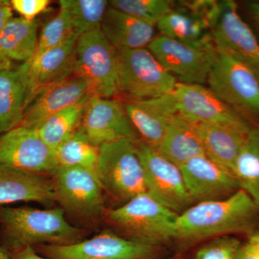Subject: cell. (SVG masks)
I'll list each match as a JSON object with an SVG mask.
<instances>
[{
    "mask_svg": "<svg viewBox=\"0 0 259 259\" xmlns=\"http://www.w3.org/2000/svg\"><path fill=\"white\" fill-rule=\"evenodd\" d=\"M173 93L124 103L127 115L140 139L156 149L161 144L174 116L178 113Z\"/></svg>",
    "mask_w": 259,
    "mask_h": 259,
    "instance_id": "obj_18",
    "label": "cell"
},
{
    "mask_svg": "<svg viewBox=\"0 0 259 259\" xmlns=\"http://www.w3.org/2000/svg\"><path fill=\"white\" fill-rule=\"evenodd\" d=\"M247 242L250 243V245H253L259 251V229L248 235V241Z\"/></svg>",
    "mask_w": 259,
    "mask_h": 259,
    "instance_id": "obj_39",
    "label": "cell"
},
{
    "mask_svg": "<svg viewBox=\"0 0 259 259\" xmlns=\"http://www.w3.org/2000/svg\"><path fill=\"white\" fill-rule=\"evenodd\" d=\"M162 259H190L186 253H175V255H172L170 257H166Z\"/></svg>",
    "mask_w": 259,
    "mask_h": 259,
    "instance_id": "obj_42",
    "label": "cell"
},
{
    "mask_svg": "<svg viewBox=\"0 0 259 259\" xmlns=\"http://www.w3.org/2000/svg\"><path fill=\"white\" fill-rule=\"evenodd\" d=\"M0 164L52 177L59 168L55 150L37 129L18 125L0 136Z\"/></svg>",
    "mask_w": 259,
    "mask_h": 259,
    "instance_id": "obj_11",
    "label": "cell"
},
{
    "mask_svg": "<svg viewBox=\"0 0 259 259\" xmlns=\"http://www.w3.org/2000/svg\"><path fill=\"white\" fill-rule=\"evenodd\" d=\"M14 11L20 18L28 21L36 20L39 15L45 12L51 4L49 0H11Z\"/></svg>",
    "mask_w": 259,
    "mask_h": 259,
    "instance_id": "obj_34",
    "label": "cell"
},
{
    "mask_svg": "<svg viewBox=\"0 0 259 259\" xmlns=\"http://www.w3.org/2000/svg\"><path fill=\"white\" fill-rule=\"evenodd\" d=\"M237 259H259V251L248 242L242 243Z\"/></svg>",
    "mask_w": 259,
    "mask_h": 259,
    "instance_id": "obj_37",
    "label": "cell"
},
{
    "mask_svg": "<svg viewBox=\"0 0 259 259\" xmlns=\"http://www.w3.org/2000/svg\"><path fill=\"white\" fill-rule=\"evenodd\" d=\"M74 74L88 81L95 96L112 99L118 95L117 51L101 28L86 32L77 39Z\"/></svg>",
    "mask_w": 259,
    "mask_h": 259,
    "instance_id": "obj_7",
    "label": "cell"
},
{
    "mask_svg": "<svg viewBox=\"0 0 259 259\" xmlns=\"http://www.w3.org/2000/svg\"><path fill=\"white\" fill-rule=\"evenodd\" d=\"M137 142L120 140L99 147L97 178L107 201L117 207L147 192Z\"/></svg>",
    "mask_w": 259,
    "mask_h": 259,
    "instance_id": "obj_5",
    "label": "cell"
},
{
    "mask_svg": "<svg viewBox=\"0 0 259 259\" xmlns=\"http://www.w3.org/2000/svg\"><path fill=\"white\" fill-rule=\"evenodd\" d=\"M18 202L56 207L52 177L0 164V205Z\"/></svg>",
    "mask_w": 259,
    "mask_h": 259,
    "instance_id": "obj_19",
    "label": "cell"
},
{
    "mask_svg": "<svg viewBox=\"0 0 259 259\" xmlns=\"http://www.w3.org/2000/svg\"><path fill=\"white\" fill-rule=\"evenodd\" d=\"M78 37L75 34L69 18L62 10L48 22L39 34L38 42L35 56L59 47L71 37Z\"/></svg>",
    "mask_w": 259,
    "mask_h": 259,
    "instance_id": "obj_32",
    "label": "cell"
},
{
    "mask_svg": "<svg viewBox=\"0 0 259 259\" xmlns=\"http://www.w3.org/2000/svg\"><path fill=\"white\" fill-rule=\"evenodd\" d=\"M214 47L250 68L259 78V42L248 24L241 18L234 1L221 2L212 27Z\"/></svg>",
    "mask_w": 259,
    "mask_h": 259,
    "instance_id": "obj_14",
    "label": "cell"
},
{
    "mask_svg": "<svg viewBox=\"0 0 259 259\" xmlns=\"http://www.w3.org/2000/svg\"><path fill=\"white\" fill-rule=\"evenodd\" d=\"M87 102L63 109L44 121L37 129L42 141L52 149L56 150L59 145L71 137L79 128Z\"/></svg>",
    "mask_w": 259,
    "mask_h": 259,
    "instance_id": "obj_29",
    "label": "cell"
},
{
    "mask_svg": "<svg viewBox=\"0 0 259 259\" xmlns=\"http://www.w3.org/2000/svg\"><path fill=\"white\" fill-rule=\"evenodd\" d=\"M173 93L178 113L193 123L231 125L248 122L203 85L178 82Z\"/></svg>",
    "mask_w": 259,
    "mask_h": 259,
    "instance_id": "obj_15",
    "label": "cell"
},
{
    "mask_svg": "<svg viewBox=\"0 0 259 259\" xmlns=\"http://www.w3.org/2000/svg\"><path fill=\"white\" fill-rule=\"evenodd\" d=\"M178 216L146 192L107 209L102 227L137 244L167 248L173 244Z\"/></svg>",
    "mask_w": 259,
    "mask_h": 259,
    "instance_id": "obj_3",
    "label": "cell"
},
{
    "mask_svg": "<svg viewBox=\"0 0 259 259\" xmlns=\"http://www.w3.org/2000/svg\"><path fill=\"white\" fill-rule=\"evenodd\" d=\"M29 61L0 70V136L21 123L29 104Z\"/></svg>",
    "mask_w": 259,
    "mask_h": 259,
    "instance_id": "obj_22",
    "label": "cell"
},
{
    "mask_svg": "<svg viewBox=\"0 0 259 259\" xmlns=\"http://www.w3.org/2000/svg\"><path fill=\"white\" fill-rule=\"evenodd\" d=\"M258 229L259 207L239 190L228 198L194 204L180 214L171 247L176 253H186L212 238Z\"/></svg>",
    "mask_w": 259,
    "mask_h": 259,
    "instance_id": "obj_1",
    "label": "cell"
},
{
    "mask_svg": "<svg viewBox=\"0 0 259 259\" xmlns=\"http://www.w3.org/2000/svg\"><path fill=\"white\" fill-rule=\"evenodd\" d=\"M59 9L67 15L75 34L81 36L100 28L108 9L106 0H61Z\"/></svg>",
    "mask_w": 259,
    "mask_h": 259,
    "instance_id": "obj_30",
    "label": "cell"
},
{
    "mask_svg": "<svg viewBox=\"0 0 259 259\" xmlns=\"http://www.w3.org/2000/svg\"><path fill=\"white\" fill-rule=\"evenodd\" d=\"M117 51L118 95L125 102L155 98L175 91L178 81L147 48Z\"/></svg>",
    "mask_w": 259,
    "mask_h": 259,
    "instance_id": "obj_6",
    "label": "cell"
},
{
    "mask_svg": "<svg viewBox=\"0 0 259 259\" xmlns=\"http://www.w3.org/2000/svg\"><path fill=\"white\" fill-rule=\"evenodd\" d=\"M52 180L56 206L67 220L92 233L101 231L99 228L109 207L96 177L78 167L59 166Z\"/></svg>",
    "mask_w": 259,
    "mask_h": 259,
    "instance_id": "obj_4",
    "label": "cell"
},
{
    "mask_svg": "<svg viewBox=\"0 0 259 259\" xmlns=\"http://www.w3.org/2000/svg\"><path fill=\"white\" fill-rule=\"evenodd\" d=\"M13 17V9L9 0H0V32Z\"/></svg>",
    "mask_w": 259,
    "mask_h": 259,
    "instance_id": "obj_35",
    "label": "cell"
},
{
    "mask_svg": "<svg viewBox=\"0 0 259 259\" xmlns=\"http://www.w3.org/2000/svg\"><path fill=\"white\" fill-rule=\"evenodd\" d=\"M147 49L179 82L201 85L207 83L215 47L198 49L161 35L155 37Z\"/></svg>",
    "mask_w": 259,
    "mask_h": 259,
    "instance_id": "obj_13",
    "label": "cell"
},
{
    "mask_svg": "<svg viewBox=\"0 0 259 259\" xmlns=\"http://www.w3.org/2000/svg\"><path fill=\"white\" fill-rule=\"evenodd\" d=\"M92 232L74 226L63 209L0 205V245L8 251L40 245H69Z\"/></svg>",
    "mask_w": 259,
    "mask_h": 259,
    "instance_id": "obj_2",
    "label": "cell"
},
{
    "mask_svg": "<svg viewBox=\"0 0 259 259\" xmlns=\"http://www.w3.org/2000/svg\"><path fill=\"white\" fill-rule=\"evenodd\" d=\"M38 36L36 20L13 18L0 32V51L11 61L26 62L35 56Z\"/></svg>",
    "mask_w": 259,
    "mask_h": 259,
    "instance_id": "obj_26",
    "label": "cell"
},
{
    "mask_svg": "<svg viewBox=\"0 0 259 259\" xmlns=\"http://www.w3.org/2000/svg\"><path fill=\"white\" fill-rule=\"evenodd\" d=\"M241 190L259 207V127H251L233 168Z\"/></svg>",
    "mask_w": 259,
    "mask_h": 259,
    "instance_id": "obj_27",
    "label": "cell"
},
{
    "mask_svg": "<svg viewBox=\"0 0 259 259\" xmlns=\"http://www.w3.org/2000/svg\"><path fill=\"white\" fill-rule=\"evenodd\" d=\"M157 150L179 167L192 158L205 155L195 124L179 113L172 118Z\"/></svg>",
    "mask_w": 259,
    "mask_h": 259,
    "instance_id": "obj_25",
    "label": "cell"
},
{
    "mask_svg": "<svg viewBox=\"0 0 259 259\" xmlns=\"http://www.w3.org/2000/svg\"><path fill=\"white\" fill-rule=\"evenodd\" d=\"M8 252L11 259H52L38 254L32 247H25L21 249Z\"/></svg>",
    "mask_w": 259,
    "mask_h": 259,
    "instance_id": "obj_36",
    "label": "cell"
},
{
    "mask_svg": "<svg viewBox=\"0 0 259 259\" xmlns=\"http://www.w3.org/2000/svg\"><path fill=\"white\" fill-rule=\"evenodd\" d=\"M207 83L209 89L235 110L259 115V78L250 68L215 48Z\"/></svg>",
    "mask_w": 259,
    "mask_h": 259,
    "instance_id": "obj_9",
    "label": "cell"
},
{
    "mask_svg": "<svg viewBox=\"0 0 259 259\" xmlns=\"http://www.w3.org/2000/svg\"><path fill=\"white\" fill-rule=\"evenodd\" d=\"M0 259H11L8 250L0 245Z\"/></svg>",
    "mask_w": 259,
    "mask_h": 259,
    "instance_id": "obj_41",
    "label": "cell"
},
{
    "mask_svg": "<svg viewBox=\"0 0 259 259\" xmlns=\"http://www.w3.org/2000/svg\"><path fill=\"white\" fill-rule=\"evenodd\" d=\"M78 38L71 37L29 61L28 105L44 89L74 74L75 49Z\"/></svg>",
    "mask_w": 259,
    "mask_h": 259,
    "instance_id": "obj_20",
    "label": "cell"
},
{
    "mask_svg": "<svg viewBox=\"0 0 259 259\" xmlns=\"http://www.w3.org/2000/svg\"><path fill=\"white\" fill-rule=\"evenodd\" d=\"M195 125L202 140L205 156L233 174L236 158L252 127L248 122L231 125Z\"/></svg>",
    "mask_w": 259,
    "mask_h": 259,
    "instance_id": "obj_23",
    "label": "cell"
},
{
    "mask_svg": "<svg viewBox=\"0 0 259 259\" xmlns=\"http://www.w3.org/2000/svg\"><path fill=\"white\" fill-rule=\"evenodd\" d=\"M95 96L83 78L75 74L40 92L30 102L20 125L38 129L50 116Z\"/></svg>",
    "mask_w": 259,
    "mask_h": 259,
    "instance_id": "obj_17",
    "label": "cell"
},
{
    "mask_svg": "<svg viewBox=\"0 0 259 259\" xmlns=\"http://www.w3.org/2000/svg\"><path fill=\"white\" fill-rule=\"evenodd\" d=\"M180 168L194 204L228 198L241 190L233 173L205 155L192 158Z\"/></svg>",
    "mask_w": 259,
    "mask_h": 259,
    "instance_id": "obj_16",
    "label": "cell"
},
{
    "mask_svg": "<svg viewBox=\"0 0 259 259\" xmlns=\"http://www.w3.org/2000/svg\"><path fill=\"white\" fill-rule=\"evenodd\" d=\"M156 27L161 35L198 49L214 48L210 24L188 1L175 3L174 9Z\"/></svg>",
    "mask_w": 259,
    "mask_h": 259,
    "instance_id": "obj_21",
    "label": "cell"
},
{
    "mask_svg": "<svg viewBox=\"0 0 259 259\" xmlns=\"http://www.w3.org/2000/svg\"><path fill=\"white\" fill-rule=\"evenodd\" d=\"M12 68V61L0 51V70Z\"/></svg>",
    "mask_w": 259,
    "mask_h": 259,
    "instance_id": "obj_40",
    "label": "cell"
},
{
    "mask_svg": "<svg viewBox=\"0 0 259 259\" xmlns=\"http://www.w3.org/2000/svg\"><path fill=\"white\" fill-rule=\"evenodd\" d=\"M136 146L144 168L147 193L178 215L193 205L180 167L142 140Z\"/></svg>",
    "mask_w": 259,
    "mask_h": 259,
    "instance_id": "obj_10",
    "label": "cell"
},
{
    "mask_svg": "<svg viewBox=\"0 0 259 259\" xmlns=\"http://www.w3.org/2000/svg\"><path fill=\"white\" fill-rule=\"evenodd\" d=\"M155 26L109 6L102 20L101 30L117 51L147 48L154 38Z\"/></svg>",
    "mask_w": 259,
    "mask_h": 259,
    "instance_id": "obj_24",
    "label": "cell"
},
{
    "mask_svg": "<svg viewBox=\"0 0 259 259\" xmlns=\"http://www.w3.org/2000/svg\"><path fill=\"white\" fill-rule=\"evenodd\" d=\"M248 9L259 26V1L250 2L248 3Z\"/></svg>",
    "mask_w": 259,
    "mask_h": 259,
    "instance_id": "obj_38",
    "label": "cell"
},
{
    "mask_svg": "<svg viewBox=\"0 0 259 259\" xmlns=\"http://www.w3.org/2000/svg\"><path fill=\"white\" fill-rule=\"evenodd\" d=\"M55 154L59 166L82 168L98 180L99 148L92 144L79 130L56 148Z\"/></svg>",
    "mask_w": 259,
    "mask_h": 259,
    "instance_id": "obj_28",
    "label": "cell"
},
{
    "mask_svg": "<svg viewBox=\"0 0 259 259\" xmlns=\"http://www.w3.org/2000/svg\"><path fill=\"white\" fill-rule=\"evenodd\" d=\"M79 130L97 148L120 140H141L124 104L113 98L92 97L85 105Z\"/></svg>",
    "mask_w": 259,
    "mask_h": 259,
    "instance_id": "obj_12",
    "label": "cell"
},
{
    "mask_svg": "<svg viewBox=\"0 0 259 259\" xmlns=\"http://www.w3.org/2000/svg\"><path fill=\"white\" fill-rule=\"evenodd\" d=\"M109 5L153 26L175 6V2L169 0H112Z\"/></svg>",
    "mask_w": 259,
    "mask_h": 259,
    "instance_id": "obj_31",
    "label": "cell"
},
{
    "mask_svg": "<svg viewBox=\"0 0 259 259\" xmlns=\"http://www.w3.org/2000/svg\"><path fill=\"white\" fill-rule=\"evenodd\" d=\"M33 249L52 259H162L168 253L166 248L137 244L107 228L74 244L40 245Z\"/></svg>",
    "mask_w": 259,
    "mask_h": 259,
    "instance_id": "obj_8",
    "label": "cell"
},
{
    "mask_svg": "<svg viewBox=\"0 0 259 259\" xmlns=\"http://www.w3.org/2000/svg\"><path fill=\"white\" fill-rule=\"evenodd\" d=\"M242 243L236 237L212 238L194 248L190 259H237Z\"/></svg>",
    "mask_w": 259,
    "mask_h": 259,
    "instance_id": "obj_33",
    "label": "cell"
}]
</instances>
